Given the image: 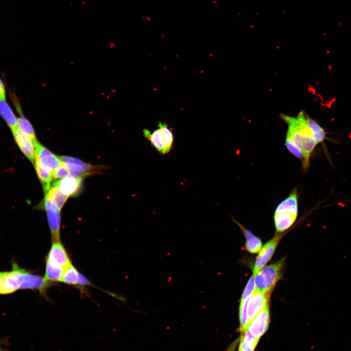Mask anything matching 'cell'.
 Listing matches in <instances>:
<instances>
[{"mask_svg": "<svg viewBox=\"0 0 351 351\" xmlns=\"http://www.w3.org/2000/svg\"><path fill=\"white\" fill-rule=\"evenodd\" d=\"M282 117L288 126L286 135L303 154V166L306 170L309 167L311 154L317 143L307 123L306 116L302 111L296 117L286 115H282Z\"/></svg>", "mask_w": 351, "mask_h": 351, "instance_id": "obj_1", "label": "cell"}, {"mask_svg": "<svg viewBox=\"0 0 351 351\" xmlns=\"http://www.w3.org/2000/svg\"><path fill=\"white\" fill-rule=\"evenodd\" d=\"M285 258L262 268L255 274V290L270 294L277 282L281 278Z\"/></svg>", "mask_w": 351, "mask_h": 351, "instance_id": "obj_2", "label": "cell"}, {"mask_svg": "<svg viewBox=\"0 0 351 351\" xmlns=\"http://www.w3.org/2000/svg\"><path fill=\"white\" fill-rule=\"evenodd\" d=\"M144 137L161 155L168 154L172 149L174 136L171 129L165 122H159L157 129L151 132L144 129Z\"/></svg>", "mask_w": 351, "mask_h": 351, "instance_id": "obj_3", "label": "cell"}, {"mask_svg": "<svg viewBox=\"0 0 351 351\" xmlns=\"http://www.w3.org/2000/svg\"><path fill=\"white\" fill-rule=\"evenodd\" d=\"M12 271L17 278L19 289H35L43 291L49 284L44 278L20 268L16 263L13 264Z\"/></svg>", "mask_w": 351, "mask_h": 351, "instance_id": "obj_4", "label": "cell"}, {"mask_svg": "<svg viewBox=\"0 0 351 351\" xmlns=\"http://www.w3.org/2000/svg\"><path fill=\"white\" fill-rule=\"evenodd\" d=\"M43 204L47 214L52 240L53 242L60 241V210L59 209L56 203L45 194Z\"/></svg>", "mask_w": 351, "mask_h": 351, "instance_id": "obj_5", "label": "cell"}, {"mask_svg": "<svg viewBox=\"0 0 351 351\" xmlns=\"http://www.w3.org/2000/svg\"><path fill=\"white\" fill-rule=\"evenodd\" d=\"M269 322L270 312L269 303H268L249 323L245 331H247L253 336L259 340L267 331Z\"/></svg>", "mask_w": 351, "mask_h": 351, "instance_id": "obj_6", "label": "cell"}, {"mask_svg": "<svg viewBox=\"0 0 351 351\" xmlns=\"http://www.w3.org/2000/svg\"><path fill=\"white\" fill-rule=\"evenodd\" d=\"M282 237L281 234L276 235L264 245L255 259L253 268L254 274L259 272L270 260Z\"/></svg>", "mask_w": 351, "mask_h": 351, "instance_id": "obj_7", "label": "cell"}, {"mask_svg": "<svg viewBox=\"0 0 351 351\" xmlns=\"http://www.w3.org/2000/svg\"><path fill=\"white\" fill-rule=\"evenodd\" d=\"M15 141L23 154L33 163L36 160L35 144L34 141L27 136L22 133L16 128L12 130Z\"/></svg>", "mask_w": 351, "mask_h": 351, "instance_id": "obj_8", "label": "cell"}, {"mask_svg": "<svg viewBox=\"0 0 351 351\" xmlns=\"http://www.w3.org/2000/svg\"><path fill=\"white\" fill-rule=\"evenodd\" d=\"M270 296V294L269 293L254 290L250 296L248 303L247 315L249 323L268 303Z\"/></svg>", "mask_w": 351, "mask_h": 351, "instance_id": "obj_9", "label": "cell"}, {"mask_svg": "<svg viewBox=\"0 0 351 351\" xmlns=\"http://www.w3.org/2000/svg\"><path fill=\"white\" fill-rule=\"evenodd\" d=\"M13 104L19 113L20 117L17 118V128L23 134L27 136L34 141H37L34 128L24 116L20 105L19 99L15 93H10Z\"/></svg>", "mask_w": 351, "mask_h": 351, "instance_id": "obj_10", "label": "cell"}, {"mask_svg": "<svg viewBox=\"0 0 351 351\" xmlns=\"http://www.w3.org/2000/svg\"><path fill=\"white\" fill-rule=\"evenodd\" d=\"M47 260L64 269L71 263L67 252L60 241L53 242Z\"/></svg>", "mask_w": 351, "mask_h": 351, "instance_id": "obj_11", "label": "cell"}, {"mask_svg": "<svg viewBox=\"0 0 351 351\" xmlns=\"http://www.w3.org/2000/svg\"><path fill=\"white\" fill-rule=\"evenodd\" d=\"M83 178L68 176L55 181L53 185L57 186L68 197L76 194L80 188Z\"/></svg>", "mask_w": 351, "mask_h": 351, "instance_id": "obj_12", "label": "cell"}, {"mask_svg": "<svg viewBox=\"0 0 351 351\" xmlns=\"http://www.w3.org/2000/svg\"><path fill=\"white\" fill-rule=\"evenodd\" d=\"M287 212L295 216L298 214V196L296 188L276 206L274 213Z\"/></svg>", "mask_w": 351, "mask_h": 351, "instance_id": "obj_13", "label": "cell"}, {"mask_svg": "<svg viewBox=\"0 0 351 351\" xmlns=\"http://www.w3.org/2000/svg\"><path fill=\"white\" fill-rule=\"evenodd\" d=\"M234 221L239 226L243 232L245 238V249L251 254H257L261 250L262 242L257 236L254 235L251 231L244 227L239 222L235 220Z\"/></svg>", "mask_w": 351, "mask_h": 351, "instance_id": "obj_14", "label": "cell"}, {"mask_svg": "<svg viewBox=\"0 0 351 351\" xmlns=\"http://www.w3.org/2000/svg\"><path fill=\"white\" fill-rule=\"evenodd\" d=\"M297 216L287 212L274 213L273 218L276 232L281 233L291 227Z\"/></svg>", "mask_w": 351, "mask_h": 351, "instance_id": "obj_15", "label": "cell"}, {"mask_svg": "<svg viewBox=\"0 0 351 351\" xmlns=\"http://www.w3.org/2000/svg\"><path fill=\"white\" fill-rule=\"evenodd\" d=\"M19 288L17 278L14 272H5L0 283V294L12 293Z\"/></svg>", "mask_w": 351, "mask_h": 351, "instance_id": "obj_16", "label": "cell"}, {"mask_svg": "<svg viewBox=\"0 0 351 351\" xmlns=\"http://www.w3.org/2000/svg\"><path fill=\"white\" fill-rule=\"evenodd\" d=\"M64 268L48 260H46L45 274L44 279L47 282H58L62 280Z\"/></svg>", "mask_w": 351, "mask_h": 351, "instance_id": "obj_17", "label": "cell"}, {"mask_svg": "<svg viewBox=\"0 0 351 351\" xmlns=\"http://www.w3.org/2000/svg\"><path fill=\"white\" fill-rule=\"evenodd\" d=\"M0 116L11 130L17 128V118L5 100L0 99Z\"/></svg>", "mask_w": 351, "mask_h": 351, "instance_id": "obj_18", "label": "cell"}, {"mask_svg": "<svg viewBox=\"0 0 351 351\" xmlns=\"http://www.w3.org/2000/svg\"><path fill=\"white\" fill-rule=\"evenodd\" d=\"M34 163L38 177L44 184V190L49 189L51 187L50 183L53 178L52 172L37 159H36Z\"/></svg>", "mask_w": 351, "mask_h": 351, "instance_id": "obj_19", "label": "cell"}, {"mask_svg": "<svg viewBox=\"0 0 351 351\" xmlns=\"http://www.w3.org/2000/svg\"><path fill=\"white\" fill-rule=\"evenodd\" d=\"M44 192L45 194L56 203L60 210L68 198L57 186L53 185H51L48 190L44 191Z\"/></svg>", "mask_w": 351, "mask_h": 351, "instance_id": "obj_20", "label": "cell"}, {"mask_svg": "<svg viewBox=\"0 0 351 351\" xmlns=\"http://www.w3.org/2000/svg\"><path fill=\"white\" fill-rule=\"evenodd\" d=\"M43 165L49 169L52 172H54L63 165L59 157L57 156L53 153L43 156L39 158H36Z\"/></svg>", "mask_w": 351, "mask_h": 351, "instance_id": "obj_21", "label": "cell"}, {"mask_svg": "<svg viewBox=\"0 0 351 351\" xmlns=\"http://www.w3.org/2000/svg\"><path fill=\"white\" fill-rule=\"evenodd\" d=\"M241 336L238 351H254L259 340L245 331Z\"/></svg>", "mask_w": 351, "mask_h": 351, "instance_id": "obj_22", "label": "cell"}, {"mask_svg": "<svg viewBox=\"0 0 351 351\" xmlns=\"http://www.w3.org/2000/svg\"><path fill=\"white\" fill-rule=\"evenodd\" d=\"M80 273L70 263L65 269L61 281L69 285H78Z\"/></svg>", "mask_w": 351, "mask_h": 351, "instance_id": "obj_23", "label": "cell"}, {"mask_svg": "<svg viewBox=\"0 0 351 351\" xmlns=\"http://www.w3.org/2000/svg\"><path fill=\"white\" fill-rule=\"evenodd\" d=\"M306 119L309 126L312 130L317 144L323 142L326 138L324 129L315 120L306 116Z\"/></svg>", "mask_w": 351, "mask_h": 351, "instance_id": "obj_24", "label": "cell"}, {"mask_svg": "<svg viewBox=\"0 0 351 351\" xmlns=\"http://www.w3.org/2000/svg\"><path fill=\"white\" fill-rule=\"evenodd\" d=\"M285 145L294 156L303 160V154L301 151L293 143L291 138L286 135Z\"/></svg>", "mask_w": 351, "mask_h": 351, "instance_id": "obj_25", "label": "cell"}, {"mask_svg": "<svg viewBox=\"0 0 351 351\" xmlns=\"http://www.w3.org/2000/svg\"><path fill=\"white\" fill-rule=\"evenodd\" d=\"M255 290V281L254 275H252L249 279L241 296V301H244L250 297Z\"/></svg>", "mask_w": 351, "mask_h": 351, "instance_id": "obj_26", "label": "cell"}, {"mask_svg": "<svg viewBox=\"0 0 351 351\" xmlns=\"http://www.w3.org/2000/svg\"><path fill=\"white\" fill-rule=\"evenodd\" d=\"M69 176L68 169L63 164L52 172L53 178L56 179L62 178Z\"/></svg>", "mask_w": 351, "mask_h": 351, "instance_id": "obj_27", "label": "cell"}, {"mask_svg": "<svg viewBox=\"0 0 351 351\" xmlns=\"http://www.w3.org/2000/svg\"><path fill=\"white\" fill-rule=\"evenodd\" d=\"M6 98V88L5 85L0 78V99L5 100Z\"/></svg>", "mask_w": 351, "mask_h": 351, "instance_id": "obj_28", "label": "cell"}, {"mask_svg": "<svg viewBox=\"0 0 351 351\" xmlns=\"http://www.w3.org/2000/svg\"><path fill=\"white\" fill-rule=\"evenodd\" d=\"M5 272H0V283L2 280Z\"/></svg>", "mask_w": 351, "mask_h": 351, "instance_id": "obj_29", "label": "cell"}]
</instances>
